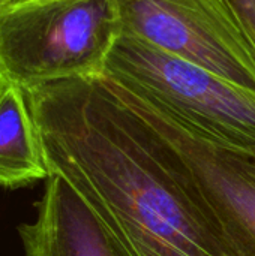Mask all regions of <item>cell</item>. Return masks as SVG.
<instances>
[{
  "label": "cell",
  "instance_id": "obj_1",
  "mask_svg": "<svg viewBox=\"0 0 255 256\" xmlns=\"http://www.w3.org/2000/svg\"><path fill=\"white\" fill-rule=\"evenodd\" d=\"M50 174L66 178L125 256H239L176 153L99 74L24 88Z\"/></svg>",
  "mask_w": 255,
  "mask_h": 256
},
{
  "label": "cell",
  "instance_id": "obj_2",
  "mask_svg": "<svg viewBox=\"0 0 255 256\" xmlns=\"http://www.w3.org/2000/svg\"><path fill=\"white\" fill-rule=\"evenodd\" d=\"M101 75L120 93L216 142L255 148V93L135 36L122 34Z\"/></svg>",
  "mask_w": 255,
  "mask_h": 256
},
{
  "label": "cell",
  "instance_id": "obj_3",
  "mask_svg": "<svg viewBox=\"0 0 255 256\" xmlns=\"http://www.w3.org/2000/svg\"><path fill=\"white\" fill-rule=\"evenodd\" d=\"M122 36L116 0H23L0 8V86L101 74Z\"/></svg>",
  "mask_w": 255,
  "mask_h": 256
},
{
  "label": "cell",
  "instance_id": "obj_4",
  "mask_svg": "<svg viewBox=\"0 0 255 256\" xmlns=\"http://www.w3.org/2000/svg\"><path fill=\"white\" fill-rule=\"evenodd\" d=\"M135 36L255 93V39L231 0H116Z\"/></svg>",
  "mask_w": 255,
  "mask_h": 256
},
{
  "label": "cell",
  "instance_id": "obj_5",
  "mask_svg": "<svg viewBox=\"0 0 255 256\" xmlns=\"http://www.w3.org/2000/svg\"><path fill=\"white\" fill-rule=\"evenodd\" d=\"M102 80L176 150L216 210L239 256H255V148L203 138L125 96L104 76Z\"/></svg>",
  "mask_w": 255,
  "mask_h": 256
},
{
  "label": "cell",
  "instance_id": "obj_6",
  "mask_svg": "<svg viewBox=\"0 0 255 256\" xmlns=\"http://www.w3.org/2000/svg\"><path fill=\"white\" fill-rule=\"evenodd\" d=\"M17 231L24 256H125L89 202L59 174L45 180L35 222Z\"/></svg>",
  "mask_w": 255,
  "mask_h": 256
},
{
  "label": "cell",
  "instance_id": "obj_7",
  "mask_svg": "<svg viewBox=\"0 0 255 256\" xmlns=\"http://www.w3.org/2000/svg\"><path fill=\"white\" fill-rule=\"evenodd\" d=\"M48 176L24 90L0 86V188H26Z\"/></svg>",
  "mask_w": 255,
  "mask_h": 256
},
{
  "label": "cell",
  "instance_id": "obj_8",
  "mask_svg": "<svg viewBox=\"0 0 255 256\" xmlns=\"http://www.w3.org/2000/svg\"><path fill=\"white\" fill-rule=\"evenodd\" d=\"M255 39V0H231Z\"/></svg>",
  "mask_w": 255,
  "mask_h": 256
},
{
  "label": "cell",
  "instance_id": "obj_9",
  "mask_svg": "<svg viewBox=\"0 0 255 256\" xmlns=\"http://www.w3.org/2000/svg\"><path fill=\"white\" fill-rule=\"evenodd\" d=\"M18 2H23V0H8V4H12V3H18Z\"/></svg>",
  "mask_w": 255,
  "mask_h": 256
},
{
  "label": "cell",
  "instance_id": "obj_10",
  "mask_svg": "<svg viewBox=\"0 0 255 256\" xmlns=\"http://www.w3.org/2000/svg\"><path fill=\"white\" fill-rule=\"evenodd\" d=\"M5 4H8V0H0V8L5 6Z\"/></svg>",
  "mask_w": 255,
  "mask_h": 256
}]
</instances>
